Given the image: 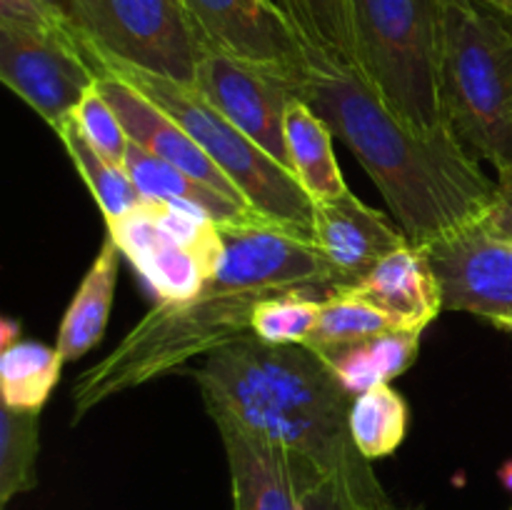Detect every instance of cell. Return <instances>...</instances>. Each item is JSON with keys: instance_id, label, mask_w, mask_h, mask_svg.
Instances as JSON below:
<instances>
[{"instance_id": "1", "label": "cell", "mask_w": 512, "mask_h": 510, "mask_svg": "<svg viewBox=\"0 0 512 510\" xmlns=\"http://www.w3.org/2000/svg\"><path fill=\"white\" fill-rule=\"evenodd\" d=\"M355 155L410 243L430 245L478 223L498 193L455 130L420 133L390 113L355 70L310 65L295 90Z\"/></svg>"}, {"instance_id": "2", "label": "cell", "mask_w": 512, "mask_h": 510, "mask_svg": "<svg viewBox=\"0 0 512 510\" xmlns=\"http://www.w3.org/2000/svg\"><path fill=\"white\" fill-rule=\"evenodd\" d=\"M195 380L200 395L220 400L293 460L340 480L360 503H393L350 435L355 398L310 348L245 338L205 355Z\"/></svg>"}, {"instance_id": "3", "label": "cell", "mask_w": 512, "mask_h": 510, "mask_svg": "<svg viewBox=\"0 0 512 510\" xmlns=\"http://www.w3.org/2000/svg\"><path fill=\"white\" fill-rule=\"evenodd\" d=\"M285 290H263L235 270L215 265L203 288L183 300H158L128 335L73 385L75 423L105 400L165 378L198 355L253 338L260 300Z\"/></svg>"}, {"instance_id": "4", "label": "cell", "mask_w": 512, "mask_h": 510, "mask_svg": "<svg viewBox=\"0 0 512 510\" xmlns=\"http://www.w3.org/2000/svg\"><path fill=\"white\" fill-rule=\"evenodd\" d=\"M440 100L460 143L512 170V23L473 0H443Z\"/></svg>"}, {"instance_id": "5", "label": "cell", "mask_w": 512, "mask_h": 510, "mask_svg": "<svg viewBox=\"0 0 512 510\" xmlns=\"http://www.w3.org/2000/svg\"><path fill=\"white\" fill-rule=\"evenodd\" d=\"M358 73L420 133L448 128L440 100L443 0H350Z\"/></svg>"}, {"instance_id": "6", "label": "cell", "mask_w": 512, "mask_h": 510, "mask_svg": "<svg viewBox=\"0 0 512 510\" xmlns=\"http://www.w3.org/2000/svg\"><path fill=\"white\" fill-rule=\"evenodd\" d=\"M98 73L120 75L140 93L155 100L160 108L168 110L188 130L190 138L208 153V158L233 180L255 213L305 238L313 235L315 203L293 170L278 163L243 130L235 128L198 90L178 80L160 78L108 60H100Z\"/></svg>"}, {"instance_id": "7", "label": "cell", "mask_w": 512, "mask_h": 510, "mask_svg": "<svg viewBox=\"0 0 512 510\" xmlns=\"http://www.w3.org/2000/svg\"><path fill=\"white\" fill-rule=\"evenodd\" d=\"M78 33L100 60L195 88L205 43L185 0H73Z\"/></svg>"}, {"instance_id": "8", "label": "cell", "mask_w": 512, "mask_h": 510, "mask_svg": "<svg viewBox=\"0 0 512 510\" xmlns=\"http://www.w3.org/2000/svg\"><path fill=\"white\" fill-rule=\"evenodd\" d=\"M0 80L55 128L73 118L98 73L93 50L75 35L0 20Z\"/></svg>"}, {"instance_id": "9", "label": "cell", "mask_w": 512, "mask_h": 510, "mask_svg": "<svg viewBox=\"0 0 512 510\" xmlns=\"http://www.w3.org/2000/svg\"><path fill=\"white\" fill-rule=\"evenodd\" d=\"M205 48L303 83L313 58L273 0H185Z\"/></svg>"}, {"instance_id": "10", "label": "cell", "mask_w": 512, "mask_h": 510, "mask_svg": "<svg viewBox=\"0 0 512 510\" xmlns=\"http://www.w3.org/2000/svg\"><path fill=\"white\" fill-rule=\"evenodd\" d=\"M195 90L290 170L285 115L295 100V85L288 78L240 63L218 50H205L195 75Z\"/></svg>"}, {"instance_id": "11", "label": "cell", "mask_w": 512, "mask_h": 510, "mask_svg": "<svg viewBox=\"0 0 512 510\" xmlns=\"http://www.w3.org/2000/svg\"><path fill=\"white\" fill-rule=\"evenodd\" d=\"M203 403L223 440L233 483V510H303L305 490L323 475L248 428L220 400L203 395Z\"/></svg>"}, {"instance_id": "12", "label": "cell", "mask_w": 512, "mask_h": 510, "mask_svg": "<svg viewBox=\"0 0 512 510\" xmlns=\"http://www.w3.org/2000/svg\"><path fill=\"white\" fill-rule=\"evenodd\" d=\"M443 290V310L493 320L512 315V250L473 223L425 245Z\"/></svg>"}, {"instance_id": "13", "label": "cell", "mask_w": 512, "mask_h": 510, "mask_svg": "<svg viewBox=\"0 0 512 510\" xmlns=\"http://www.w3.org/2000/svg\"><path fill=\"white\" fill-rule=\"evenodd\" d=\"M310 240L328 268L333 290H338L363 283L380 260L408 243V235L388 215L345 190L315 203Z\"/></svg>"}, {"instance_id": "14", "label": "cell", "mask_w": 512, "mask_h": 510, "mask_svg": "<svg viewBox=\"0 0 512 510\" xmlns=\"http://www.w3.org/2000/svg\"><path fill=\"white\" fill-rule=\"evenodd\" d=\"M95 88L103 93V98L108 100L110 108L115 110V115H118L120 123H123L125 133H128L130 143L140 145L143 150L153 153L155 158L165 160V163L175 165V168H180L183 173L193 175L195 180L210 185V188H215L218 193H223L225 198L248 205V200H245L243 193L235 188L233 180L208 158V153H205L193 138H190L188 130H185L168 110L160 108L155 100H150L148 95L140 93L135 85H130L128 80H123L120 75L113 73H98Z\"/></svg>"}, {"instance_id": "15", "label": "cell", "mask_w": 512, "mask_h": 510, "mask_svg": "<svg viewBox=\"0 0 512 510\" xmlns=\"http://www.w3.org/2000/svg\"><path fill=\"white\" fill-rule=\"evenodd\" d=\"M105 228L158 300L190 298L208 280L203 260L178 243L160 223L158 203L153 200H143L138 208Z\"/></svg>"}, {"instance_id": "16", "label": "cell", "mask_w": 512, "mask_h": 510, "mask_svg": "<svg viewBox=\"0 0 512 510\" xmlns=\"http://www.w3.org/2000/svg\"><path fill=\"white\" fill-rule=\"evenodd\" d=\"M345 290L373 303L410 333H423L443 313V290L428 248L410 240L380 260L363 283Z\"/></svg>"}, {"instance_id": "17", "label": "cell", "mask_w": 512, "mask_h": 510, "mask_svg": "<svg viewBox=\"0 0 512 510\" xmlns=\"http://www.w3.org/2000/svg\"><path fill=\"white\" fill-rule=\"evenodd\" d=\"M125 170H128L138 193L143 195V200H153V203H165L170 208L185 210V213L203 215V218L215 220V223H253V220H265L263 215H258L248 205L225 198L215 188L200 183V180L183 173L175 165L155 158L153 153H148V150H143L135 143L128 145Z\"/></svg>"}, {"instance_id": "18", "label": "cell", "mask_w": 512, "mask_h": 510, "mask_svg": "<svg viewBox=\"0 0 512 510\" xmlns=\"http://www.w3.org/2000/svg\"><path fill=\"white\" fill-rule=\"evenodd\" d=\"M120 258L123 253H120L118 243L105 235L93 265L83 275L63 320H60L55 348L63 353L65 363L80 360L103 340L105 330H108L110 308H113L115 285H118Z\"/></svg>"}, {"instance_id": "19", "label": "cell", "mask_w": 512, "mask_h": 510, "mask_svg": "<svg viewBox=\"0 0 512 510\" xmlns=\"http://www.w3.org/2000/svg\"><path fill=\"white\" fill-rule=\"evenodd\" d=\"M420 335L423 333L395 330L358 343L315 348L313 353L323 360L340 388L350 398H358L378 385H390L418 360Z\"/></svg>"}, {"instance_id": "20", "label": "cell", "mask_w": 512, "mask_h": 510, "mask_svg": "<svg viewBox=\"0 0 512 510\" xmlns=\"http://www.w3.org/2000/svg\"><path fill=\"white\" fill-rule=\"evenodd\" d=\"M333 138L335 135L330 125L308 103L295 98L288 105L285 140H288L290 170L300 180V185L308 190L313 203L335 198V195H343L345 190H350L343 178V170L335 160Z\"/></svg>"}, {"instance_id": "21", "label": "cell", "mask_w": 512, "mask_h": 510, "mask_svg": "<svg viewBox=\"0 0 512 510\" xmlns=\"http://www.w3.org/2000/svg\"><path fill=\"white\" fill-rule=\"evenodd\" d=\"M315 63L358 73L350 0H278Z\"/></svg>"}, {"instance_id": "22", "label": "cell", "mask_w": 512, "mask_h": 510, "mask_svg": "<svg viewBox=\"0 0 512 510\" xmlns=\"http://www.w3.org/2000/svg\"><path fill=\"white\" fill-rule=\"evenodd\" d=\"M53 130L58 133L65 150H68L70 160H73L83 183L88 185L93 200L98 203L105 225L115 223V220H120L125 213H130V210L143 203V195L138 193L135 183L130 180L125 165L113 163L103 153H98L73 118L63 120Z\"/></svg>"}, {"instance_id": "23", "label": "cell", "mask_w": 512, "mask_h": 510, "mask_svg": "<svg viewBox=\"0 0 512 510\" xmlns=\"http://www.w3.org/2000/svg\"><path fill=\"white\" fill-rule=\"evenodd\" d=\"M65 358L58 348L35 340H18L0 350V395L3 405L43 410L58 385Z\"/></svg>"}, {"instance_id": "24", "label": "cell", "mask_w": 512, "mask_h": 510, "mask_svg": "<svg viewBox=\"0 0 512 510\" xmlns=\"http://www.w3.org/2000/svg\"><path fill=\"white\" fill-rule=\"evenodd\" d=\"M410 408L408 400L393 385H378L358 395L350 408V435L365 458H388L403 445L408 433Z\"/></svg>"}, {"instance_id": "25", "label": "cell", "mask_w": 512, "mask_h": 510, "mask_svg": "<svg viewBox=\"0 0 512 510\" xmlns=\"http://www.w3.org/2000/svg\"><path fill=\"white\" fill-rule=\"evenodd\" d=\"M40 410L0 408V505L38 485Z\"/></svg>"}, {"instance_id": "26", "label": "cell", "mask_w": 512, "mask_h": 510, "mask_svg": "<svg viewBox=\"0 0 512 510\" xmlns=\"http://www.w3.org/2000/svg\"><path fill=\"white\" fill-rule=\"evenodd\" d=\"M403 330L388 313L375 308L373 303L363 300L350 290H330L320 300V315L310 333L305 348H330V345H348L358 340L373 338V335L395 333ZM410 333V330H408Z\"/></svg>"}, {"instance_id": "27", "label": "cell", "mask_w": 512, "mask_h": 510, "mask_svg": "<svg viewBox=\"0 0 512 510\" xmlns=\"http://www.w3.org/2000/svg\"><path fill=\"white\" fill-rule=\"evenodd\" d=\"M313 290H285L260 300L253 313V338L268 345H305L320 315Z\"/></svg>"}, {"instance_id": "28", "label": "cell", "mask_w": 512, "mask_h": 510, "mask_svg": "<svg viewBox=\"0 0 512 510\" xmlns=\"http://www.w3.org/2000/svg\"><path fill=\"white\" fill-rule=\"evenodd\" d=\"M73 120L78 123V128L83 130V135L90 140V145L98 153H103L113 163L125 165L130 138L125 133L120 118L115 115V110L110 108V103L103 98V93L98 88H93L85 95L83 103L73 113Z\"/></svg>"}, {"instance_id": "29", "label": "cell", "mask_w": 512, "mask_h": 510, "mask_svg": "<svg viewBox=\"0 0 512 510\" xmlns=\"http://www.w3.org/2000/svg\"><path fill=\"white\" fill-rule=\"evenodd\" d=\"M303 510H420V508H400V505H368L360 503L355 495L343 488V483L335 478H320L318 483L305 490Z\"/></svg>"}, {"instance_id": "30", "label": "cell", "mask_w": 512, "mask_h": 510, "mask_svg": "<svg viewBox=\"0 0 512 510\" xmlns=\"http://www.w3.org/2000/svg\"><path fill=\"white\" fill-rule=\"evenodd\" d=\"M0 20L23 25V28L65 30V33L75 35L53 10H50L48 5L40 3V0H0ZM75 38H78V35H75ZM80 43H83V40H80Z\"/></svg>"}, {"instance_id": "31", "label": "cell", "mask_w": 512, "mask_h": 510, "mask_svg": "<svg viewBox=\"0 0 512 510\" xmlns=\"http://www.w3.org/2000/svg\"><path fill=\"white\" fill-rule=\"evenodd\" d=\"M478 223L495 240L512 243V170L498 173V193Z\"/></svg>"}, {"instance_id": "32", "label": "cell", "mask_w": 512, "mask_h": 510, "mask_svg": "<svg viewBox=\"0 0 512 510\" xmlns=\"http://www.w3.org/2000/svg\"><path fill=\"white\" fill-rule=\"evenodd\" d=\"M40 3L48 5V8L53 10V13L58 15V18L63 20V23L68 25L70 30H73V33L78 35L80 40H83V35L78 33V23H75V3H73V0H40ZM83 43H85V40H83ZM85 45H88V43H85ZM88 48H90V45H88Z\"/></svg>"}, {"instance_id": "33", "label": "cell", "mask_w": 512, "mask_h": 510, "mask_svg": "<svg viewBox=\"0 0 512 510\" xmlns=\"http://www.w3.org/2000/svg\"><path fill=\"white\" fill-rule=\"evenodd\" d=\"M18 340H20V320L3 318V325H0V350L18 343Z\"/></svg>"}, {"instance_id": "34", "label": "cell", "mask_w": 512, "mask_h": 510, "mask_svg": "<svg viewBox=\"0 0 512 510\" xmlns=\"http://www.w3.org/2000/svg\"><path fill=\"white\" fill-rule=\"evenodd\" d=\"M490 5V10L505 15V18H512V0H485Z\"/></svg>"}, {"instance_id": "35", "label": "cell", "mask_w": 512, "mask_h": 510, "mask_svg": "<svg viewBox=\"0 0 512 510\" xmlns=\"http://www.w3.org/2000/svg\"><path fill=\"white\" fill-rule=\"evenodd\" d=\"M490 323H493L498 330H505V333L512 335V315H500V318H493Z\"/></svg>"}, {"instance_id": "36", "label": "cell", "mask_w": 512, "mask_h": 510, "mask_svg": "<svg viewBox=\"0 0 512 510\" xmlns=\"http://www.w3.org/2000/svg\"><path fill=\"white\" fill-rule=\"evenodd\" d=\"M498 475H500V480H503L505 488H508L510 493H512V460H508V463H505L503 468H500Z\"/></svg>"}, {"instance_id": "37", "label": "cell", "mask_w": 512, "mask_h": 510, "mask_svg": "<svg viewBox=\"0 0 512 510\" xmlns=\"http://www.w3.org/2000/svg\"><path fill=\"white\" fill-rule=\"evenodd\" d=\"M505 245H508V248H510V250H512V243H505Z\"/></svg>"}, {"instance_id": "38", "label": "cell", "mask_w": 512, "mask_h": 510, "mask_svg": "<svg viewBox=\"0 0 512 510\" xmlns=\"http://www.w3.org/2000/svg\"><path fill=\"white\" fill-rule=\"evenodd\" d=\"M508 20H510V23H512V18H508Z\"/></svg>"}, {"instance_id": "39", "label": "cell", "mask_w": 512, "mask_h": 510, "mask_svg": "<svg viewBox=\"0 0 512 510\" xmlns=\"http://www.w3.org/2000/svg\"><path fill=\"white\" fill-rule=\"evenodd\" d=\"M510 510H512V508H510Z\"/></svg>"}]
</instances>
